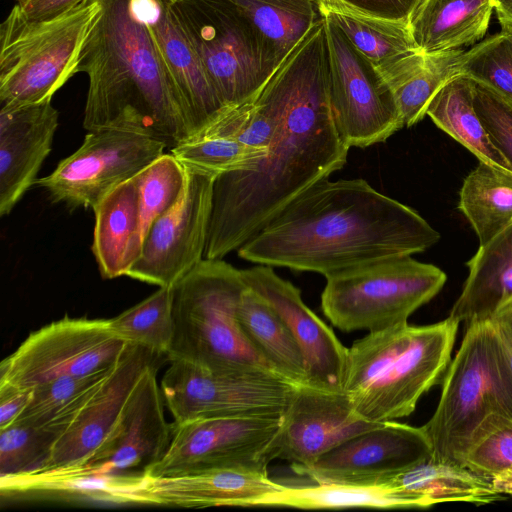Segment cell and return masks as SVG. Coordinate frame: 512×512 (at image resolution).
Here are the masks:
<instances>
[{
  "label": "cell",
  "instance_id": "23",
  "mask_svg": "<svg viewBox=\"0 0 512 512\" xmlns=\"http://www.w3.org/2000/svg\"><path fill=\"white\" fill-rule=\"evenodd\" d=\"M59 113L51 100L0 110V215H8L35 184L51 152Z\"/></svg>",
  "mask_w": 512,
  "mask_h": 512
},
{
  "label": "cell",
  "instance_id": "4",
  "mask_svg": "<svg viewBox=\"0 0 512 512\" xmlns=\"http://www.w3.org/2000/svg\"><path fill=\"white\" fill-rule=\"evenodd\" d=\"M460 322L400 324L369 332L348 348L344 391L355 411L374 423L409 416L444 376Z\"/></svg>",
  "mask_w": 512,
  "mask_h": 512
},
{
  "label": "cell",
  "instance_id": "10",
  "mask_svg": "<svg viewBox=\"0 0 512 512\" xmlns=\"http://www.w3.org/2000/svg\"><path fill=\"white\" fill-rule=\"evenodd\" d=\"M169 362L160 387L174 424L210 417H278L298 386L268 371H213Z\"/></svg>",
  "mask_w": 512,
  "mask_h": 512
},
{
  "label": "cell",
  "instance_id": "37",
  "mask_svg": "<svg viewBox=\"0 0 512 512\" xmlns=\"http://www.w3.org/2000/svg\"><path fill=\"white\" fill-rule=\"evenodd\" d=\"M459 74L489 88L512 105V25L465 51Z\"/></svg>",
  "mask_w": 512,
  "mask_h": 512
},
{
  "label": "cell",
  "instance_id": "9",
  "mask_svg": "<svg viewBox=\"0 0 512 512\" xmlns=\"http://www.w3.org/2000/svg\"><path fill=\"white\" fill-rule=\"evenodd\" d=\"M493 412L512 418L492 326L488 319L477 320L466 324L460 347L443 376L437 407L422 426L431 446V459L463 466L474 431Z\"/></svg>",
  "mask_w": 512,
  "mask_h": 512
},
{
  "label": "cell",
  "instance_id": "30",
  "mask_svg": "<svg viewBox=\"0 0 512 512\" xmlns=\"http://www.w3.org/2000/svg\"><path fill=\"white\" fill-rule=\"evenodd\" d=\"M426 116L480 162L512 175V165L491 141L473 102V80L457 75L429 103Z\"/></svg>",
  "mask_w": 512,
  "mask_h": 512
},
{
  "label": "cell",
  "instance_id": "46",
  "mask_svg": "<svg viewBox=\"0 0 512 512\" xmlns=\"http://www.w3.org/2000/svg\"><path fill=\"white\" fill-rule=\"evenodd\" d=\"M19 9L30 19L56 16L83 0H15Z\"/></svg>",
  "mask_w": 512,
  "mask_h": 512
},
{
  "label": "cell",
  "instance_id": "36",
  "mask_svg": "<svg viewBox=\"0 0 512 512\" xmlns=\"http://www.w3.org/2000/svg\"><path fill=\"white\" fill-rule=\"evenodd\" d=\"M109 325L124 342L166 356L174 334L173 287H159L143 301L109 319Z\"/></svg>",
  "mask_w": 512,
  "mask_h": 512
},
{
  "label": "cell",
  "instance_id": "45",
  "mask_svg": "<svg viewBox=\"0 0 512 512\" xmlns=\"http://www.w3.org/2000/svg\"><path fill=\"white\" fill-rule=\"evenodd\" d=\"M31 389L0 385V429L13 423L27 405Z\"/></svg>",
  "mask_w": 512,
  "mask_h": 512
},
{
  "label": "cell",
  "instance_id": "18",
  "mask_svg": "<svg viewBox=\"0 0 512 512\" xmlns=\"http://www.w3.org/2000/svg\"><path fill=\"white\" fill-rule=\"evenodd\" d=\"M431 456V446L422 426L388 421L331 449L301 474L315 482L382 485L395 474Z\"/></svg>",
  "mask_w": 512,
  "mask_h": 512
},
{
  "label": "cell",
  "instance_id": "38",
  "mask_svg": "<svg viewBox=\"0 0 512 512\" xmlns=\"http://www.w3.org/2000/svg\"><path fill=\"white\" fill-rule=\"evenodd\" d=\"M170 151L183 167L216 176L235 170L252 169L267 152L219 136L190 138Z\"/></svg>",
  "mask_w": 512,
  "mask_h": 512
},
{
  "label": "cell",
  "instance_id": "19",
  "mask_svg": "<svg viewBox=\"0 0 512 512\" xmlns=\"http://www.w3.org/2000/svg\"><path fill=\"white\" fill-rule=\"evenodd\" d=\"M161 357L127 343L108 376L55 440L44 467L34 474L66 470L85 462L111 431L141 376Z\"/></svg>",
  "mask_w": 512,
  "mask_h": 512
},
{
  "label": "cell",
  "instance_id": "48",
  "mask_svg": "<svg viewBox=\"0 0 512 512\" xmlns=\"http://www.w3.org/2000/svg\"><path fill=\"white\" fill-rule=\"evenodd\" d=\"M494 487L505 496L512 495V473L491 478Z\"/></svg>",
  "mask_w": 512,
  "mask_h": 512
},
{
  "label": "cell",
  "instance_id": "32",
  "mask_svg": "<svg viewBox=\"0 0 512 512\" xmlns=\"http://www.w3.org/2000/svg\"><path fill=\"white\" fill-rule=\"evenodd\" d=\"M252 22L278 65L323 19L319 0H228Z\"/></svg>",
  "mask_w": 512,
  "mask_h": 512
},
{
  "label": "cell",
  "instance_id": "20",
  "mask_svg": "<svg viewBox=\"0 0 512 512\" xmlns=\"http://www.w3.org/2000/svg\"><path fill=\"white\" fill-rule=\"evenodd\" d=\"M246 284L263 296L285 321L302 349L309 386L344 391L348 348L303 302L300 290L272 266L241 270Z\"/></svg>",
  "mask_w": 512,
  "mask_h": 512
},
{
  "label": "cell",
  "instance_id": "42",
  "mask_svg": "<svg viewBox=\"0 0 512 512\" xmlns=\"http://www.w3.org/2000/svg\"><path fill=\"white\" fill-rule=\"evenodd\" d=\"M473 102L491 141L512 165V105L475 81Z\"/></svg>",
  "mask_w": 512,
  "mask_h": 512
},
{
  "label": "cell",
  "instance_id": "5",
  "mask_svg": "<svg viewBox=\"0 0 512 512\" xmlns=\"http://www.w3.org/2000/svg\"><path fill=\"white\" fill-rule=\"evenodd\" d=\"M246 287L241 270L222 259H203L182 277L173 286L167 359L213 371L275 373L240 326L238 306Z\"/></svg>",
  "mask_w": 512,
  "mask_h": 512
},
{
  "label": "cell",
  "instance_id": "8",
  "mask_svg": "<svg viewBox=\"0 0 512 512\" xmlns=\"http://www.w3.org/2000/svg\"><path fill=\"white\" fill-rule=\"evenodd\" d=\"M325 278L321 308L330 322L345 332H375L407 323L442 289L447 276L435 265L404 256L353 266Z\"/></svg>",
  "mask_w": 512,
  "mask_h": 512
},
{
  "label": "cell",
  "instance_id": "24",
  "mask_svg": "<svg viewBox=\"0 0 512 512\" xmlns=\"http://www.w3.org/2000/svg\"><path fill=\"white\" fill-rule=\"evenodd\" d=\"M92 252L101 276H126L143 246L137 185L131 178L109 192L94 208Z\"/></svg>",
  "mask_w": 512,
  "mask_h": 512
},
{
  "label": "cell",
  "instance_id": "47",
  "mask_svg": "<svg viewBox=\"0 0 512 512\" xmlns=\"http://www.w3.org/2000/svg\"><path fill=\"white\" fill-rule=\"evenodd\" d=\"M500 24L512 25V0H494Z\"/></svg>",
  "mask_w": 512,
  "mask_h": 512
},
{
  "label": "cell",
  "instance_id": "14",
  "mask_svg": "<svg viewBox=\"0 0 512 512\" xmlns=\"http://www.w3.org/2000/svg\"><path fill=\"white\" fill-rule=\"evenodd\" d=\"M278 417H210L174 424L163 457L143 474L167 476L215 469L268 475Z\"/></svg>",
  "mask_w": 512,
  "mask_h": 512
},
{
  "label": "cell",
  "instance_id": "26",
  "mask_svg": "<svg viewBox=\"0 0 512 512\" xmlns=\"http://www.w3.org/2000/svg\"><path fill=\"white\" fill-rule=\"evenodd\" d=\"M468 276L449 316L466 324L488 319L512 298V222L466 263Z\"/></svg>",
  "mask_w": 512,
  "mask_h": 512
},
{
  "label": "cell",
  "instance_id": "43",
  "mask_svg": "<svg viewBox=\"0 0 512 512\" xmlns=\"http://www.w3.org/2000/svg\"><path fill=\"white\" fill-rule=\"evenodd\" d=\"M494 337V349L503 386L512 407V298L488 318Z\"/></svg>",
  "mask_w": 512,
  "mask_h": 512
},
{
  "label": "cell",
  "instance_id": "34",
  "mask_svg": "<svg viewBox=\"0 0 512 512\" xmlns=\"http://www.w3.org/2000/svg\"><path fill=\"white\" fill-rule=\"evenodd\" d=\"M319 6L321 13L329 15L376 68L420 51L412 38L409 22L371 17L320 1Z\"/></svg>",
  "mask_w": 512,
  "mask_h": 512
},
{
  "label": "cell",
  "instance_id": "11",
  "mask_svg": "<svg viewBox=\"0 0 512 512\" xmlns=\"http://www.w3.org/2000/svg\"><path fill=\"white\" fill-rule=\"evenodd\" d=\"M329 60V101L336 129L349 147L386 141L404 127L394 94L378 69L322 13Z\"/></svg>",
  "mask_w": 512,
  "mask_h": 512
},
{
  "label": "cell",
  "instance_id": "31",
  "mask_svg": "<svg viewBox=\"0 0 512 512\" xmlns=\"http://www.w3.org/2000/svg\"><path fill=\"white\" fill-rule=\"evenodd\" d=\"M252 506H281L298 509H342L352 507L413 508L412 503L383 485H353L316 482L307 486H284L281 490L251 501Z\"/></svg>",
  "mask_w": 512,
  "mask_h": 512
},
{
  "label": "cell",
  "instance_id": "21",
  "mask_svg": "<svg viewBox=\"0 0 512 512\" xmlns=\"http://www.w3.org/2000/svg\"><path fill=\"white\" fill-rule=\"evenodd\" d=\"M135 1L175 86L191 132L190 138L195 137L230 108L222 103L212 86L172 5L164 0Z\"/></svg>",
  "mask_w": 512,
  "mask_h": 512
},
{
  "label": "cell",
  "instance_id": "33",
  "mask_svg": "<svg viewBox=\"0 0 512 512\" xmlns=\"http://www.w3.org/2000/svg\"><path fill=\"white\" fill-rule=\"evenodd\" d=\"M458 208L479 246L486 244L512 222V175L479 161L463 181Z\"/></svg>",
  "mask_w": 512,
  "mask_h": 512
},
{
  "label": "cell",
  "instance_id": "35",
  "mask_svg": "<svg viewBox=\"0 0 512 512\" xmlns=\"http://www.w3.org/2000/svg\"><path fill=\"white\" fill-rule=\"evenodd\" d=\"M112 367L86 376L59 377L32 387L27 405L14 422L50 427L60 435Z\"/></svg>",
  "mask_w": 512,
  "mask_h": 512
},
{
  "label": "cell",
  "instance_id": "7",
  "mask_svg": "<svg viewBox=\"0 0 512 512\" xmlns=\"http://www.w3.org/2000/svg\"><path fill=\"white\" fill-rule=\"evenodd\" d=\"M171 5L222 103L254 102L279 65L248 17L228 0Z\"/></svg>",
  "mask_w": 512,
  "mask_h": 512
},
{
  "label": "cell",
  "instance_id": "27",
  "mask_svg": "<svg viewBox=\"0 0 512 512\" xmlns=\"http://www.w3.org/2000/svg\"><path fill=\"white\" fill-rule=\"evenodd\" d=\"M464 52L417 51L377 68L394 94L404 127L420 122L436 93L459 75Z\"/></svg>",
  "mask_w": 512,
  "mask_h": 512
},
{
  "label": "cell",
  "instance_id": "15",
  "mask_svg": "<svg viewBox=\"0 0 512 512\" xmlns=\"http://www.w3.org/2000/svg\"><path fill=\"white\" fill-rule=\"evenodd\" d=\"M158 364L148 368L126 400L114 426L97 450L82 464L60 471L27 475L36 478L142 474L167 451L173 423L164 415L157 380Z\"/></svg>",
  "mask_w": 512,
  "mask_h": 512
},
{
  "label": "cell",
  "instance_id": "39",
  "mask_svg": "<svg viewBox=\"0 0 512 512\" xmlns=\"http://www.w3.org/2000/svg\"><path fill=\"white\" fill-rule=\"evenodd\" d=\"M138 190L141 232L144 238L153 222L180 198L186 173L172 155L162 154L133 177Z\"/></svg>",
  "mask_w": 512,
  "mask_h": 512
},
{
  "label": "cell",
  "instance_id": "28",
  "mask_svg": "<svg viewBox=\"0 0 512 512\" xmlns=\"http://www.w3.org/2000/svg\"><path fill=\"white\" fill-rule=\"evenodd\" d=\"M494 8V0H422L410 32L422 52L460 49L484 37Z\"/></svg>",
  "mask_w": 512,
  "mask_h": 512
},
{
  "label": "cell",
  "instance_id": "6",
  "mask_svg": "<svg viewBox=\"0 0 512 512\" xmlns=\"http://www.w3.org/2000/svg\"><path fill=\"white\" fill-rule=\"evenodd\" d=\"M100 13L98 0H83L56 16L30 19L15 4L0 26L1 110L51 100L77 73Z\"/></svg>",
  "mask_w": 512,
  "mask_h": 512
},
{
  "label": "cell",
  "instance_id": "3",
  "mask_svg": "<svg viewBox=\"0 0 512 512\" xmlns=\"http://www.w3.org/2000/svg\"><path fill=\"white\" fill-rule=\"evenodd\" d=\"M80 56L88 76L83 127L141 133L172 150L191 137L175 86L135 0H98Z\"/></svg>",
  "mask_w": 512,
  "mask_h": 512
},
{
  "label": "cell",
  "instance_id": "2",
  "mask_svg": "<svg viewBox=\"0 0 512 512\" xmlns=\"http://www.w3.org/2000/svg\"><path fill=\"white\" fill-rule=\"evenodd\" d=\"M439 239V232L414 209L366 180L326 178L295 197L237 252L252 263L326 277L423 252Z\"/></svg>",
  "mask_w": 512,
  "mask_h": 512
},
{
  "label": "cell",
  "instance_id": "41",
  "mask_svg": "<svg viewBox=\"0 0 512 512\" xmlns=\"http://www.w3.org/2000/svg\"><path fill=\"white\" fill-rule=\"evenodd\" d=\"M462 465L489 478L512 473V418L498 412L486 416L470 439Z\"/></svg>",
  "mask_w": 512,
  "mask_h": 512
},
{
  "label": "cell",
  "instance_id": "40",
  "mask_svg": "<svg viewBox=\"0 0 512 512\" xmlns=\"http://www.w3.org/2000/svg\"><path fill=\"white\" fill-rule=\"evenodd\" d=\"M58 436L50 427L18 422L0 429V478L39 472Z\"/></svg>",
  "mask_w": 512,
  "mask_h": 512
},
{
  "label": "cell",
  "instance_id": "29",
  "mask_svg": "<svg viewBox=\"0 0 512 512\" xmlns=\"http://www.w3.org/2000/svg\"><path fill=\"white\" fill-rule=\"evenodd\" d=\"M238 320L251 345L276 374L294 385L307 384L297 340L273 306L248 285L240 298Z\"/></svg>",
  "mask_w": 512,
  "mask_h": 512
},
{
  "label": "cell",
  "instance_id": "44",
  "mask_svg": "<svg viewBox=\"0 0 512 512\" xmlns=\"http://www.w3.org/2000/svg\"><path fill=\"white\" fill-rule=\"evenodd\" d=\"M385 20L409 22L422 0H319Z\"/></svg>",
  "mask_w": 512,
  "mask_h": 512
},
{
  "label": "cell",
  "instance_id": "22",
  "mask_svg": "<svg viewBox=\"0 0 512 512\" xmlns=\"http://www.w3.org/2000/svg\"><path fill=\"white\" fill-rule=\"evenodd\" d=\"M285 485L268 475L235 469H215L167 476L136 474L127 503L188 508L211 506L247 507Z\"/></svg>",
  "mask_w": 512,
  "mask_h": 512
},
{
  "label": "cell",
  "instance_id": "1",
  "mask_svg": "<svg viewBox=\"0 0 512 512\" xmlns=\"http://www.w3.org/2000/svg\"><path fill=\"white\" fill-rule=\"evenodd\" d=\"M328 80L323 16L265 85L281 109L266 154L252 169L215 178L204 259L237 250L300 193L345 165L350 148L334 123Z\"/></svg>",
  "mask_w": 512,
  "mask_h": 512
},
{
  "label": "cell",
  "instance_id": "25",
  "mask_svg": "<svg viewBox=\"0 0 512 512\" xmlns=\"http://www.w3.org/2000/svg\"><path fill=\"white\" fill-rule=\"evenodd\" d=\"M382 485L407 498L413 508L448 502L486 505L506 498L494 487L491 478L431 458L395 474Z\"/></svg>",
  "mask_w": 512,
  "mask_h": 512
},
{
  "label": "cell",
  "instance_id": "17",
  "mask_svg": "<svg viewBox=\"0 0 512 512\" xmlns=\"http://www.w3.org/2000/svg\"><path fill=\"white\" fill-rule=\"evenodd\" d=\"M362 418L345 391L298 385L281 415L268 454L293 464L298 473L351 437L378 426Z\"/></svg>",
  "mask_w": 512,
  "mask_h": 512
},
{
  "label": "cell",
  "instance_id": "16",
  "mask_svg": "<svg viewBox=\"0 0 512 512\" xmlns=\"http://www.w3.org/2000/svg\"><path fill=\"white\" fill-rule=\"evenodd\" d=\"M185 168L178 201L150 226L128 277L173 287L204 259L216 175Z\"/></svg>",
  "mask_w": 512,
  "mask_h": 512
},
{
  "label": "cell",
  "instance_id": "13",
  "mask_svg": "<svg viewBox=\"0 0 512 512\" xmlns=\"http://www.w3.org/2000/svg\"><path fill=\"white\" fill-rule=\"evenodd\" d=\"M82 145L35 185L53 202L70 209L94 208L109 192L135 177L166 146L147 135L122 129L88 131Z\"/></svg>",
  "mask_w": 512,
  "mask_h": 512
},
{
  "label": "cell",
  "instance_id": "12",
  "mask_svg": "<svg viewBox=\"0 0 512 512\" xmlns=\"http://www.w3.org/2000/svg\"><path fill=\"white\" fill-rule=\"evenodd\" d=\"M127 343L109 319L64 318L33 331L0 364V385L31 389L64 376H86L110 368Z\"/></svg>",
  "mask_w": 512,
  "mask_h": 512
},
{
  "label": "cell",
  "instance_id": "49",
  "mask_svg": "<svg viewBox=\"0 0 512 512\" xmlns=\"http://www.w3.org/2000/svg\"><path fill=\"white\" fill-rule=\"evenodd\" d=\"M164 1H166V2H168L170 4H175V3L183 1V0H164Z\"/></svg>",
  "mask_w": 512,
  "mask_h": 512
}]
</instances>
